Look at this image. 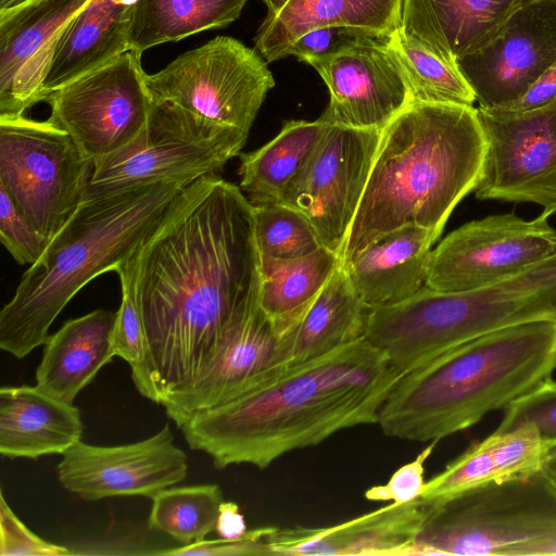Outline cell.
<instances>
[{"label":"cell","instance_id":"cell-1","mask_svg":"<svg viewBox=\"0 0 556 556\" xmlns=\"http://www.w3.org/2000/svg\"><path fill=\"white\" fill-rule=\"evenodd\" d=\"M148 346L138 392L161 404L192 379L260 288L253 206L217 174L187 185L129 258Z\"/></svg>","mask_w":556,"mask_h":556},{"label":"cell","instance_id":"cell-2","mask_svg":"<svg viewBox=\"0 0 556 556\" xmlns=\"http://www.w3.org/2000/svg\"><path fill=\"white\" fill-rule=\"evenodd\" d=\"M401 375L365 338L287 367L258 387L193 414L179 429L216 469H265L279 457L334 433L377 424Z\"/></svg>","mask_w":556,"mask_h":556},{"label":"cell","instance_id":"cell-3","mask_svg":"<svg viewBox=\"0 0 556 556\" xmlns=\"http://www.w3.org/2000/svg\"><path fill=\"white\" fill-rule=\"evenodd\" d=\"M485 153L477 108L412 102L382 129L341 262L405 226L440 237L480 184Z\"/></svg>","mask_w":556,"mask_h":556},{"label":"cell","instance_id":"cell-4","mask_svg":"<svg viewBox=\"0 0 556 556\" xmlns=\"http://www.w3.org/2000/svg\"><path fill=\"white\" fill-rule=\"evenodd\" d=\"M556 320L504 327L452 348L402 375L377 425L390 438L440 441L552 377Z\"/></svg>","mask_w":556,"mask_h":556},{"label":"cell","instance_id":"cell-5","mask_svg":"<svg viewBox=\"0 0 556 556\" xmlns=\"http://www.w3.org/2000/svg\"><path fill=\"white\" fill-rule=\"evenodd\" d=\"M187 185L167 181L81 202L2 307L0 349L21 359L43 345L73 296L129 260Z\"/></svg>","mask_w":556,"mask_h":556},{"label":"cell","instance_id":"cell-6","mask_svg":"<svg viewBox=\"0 0 556 556\" xmlns=\"http://www.w3.org/2000/svg\"><path fill=\"white\" fill-rule=\"evenodd\" d=\"M555 533L556 490L539 470L427 502L401 556H519L526 545Z\"/></svg>","mask_w":556,"mask_h":556},{"label":"cell","instance_id":"cell-7","mask_svg":"<svg viewBox=\"0 0 556 556\" xmlns=\"http://www.w3.org/2000/svg\"><path fill=\"white\" fill-rule=\"evenodd\" d=\"M248 136L172 102L154 101L146 128L94 164L83 201L102 200L167 181L191 184L217 174Z\"/></svg>","mask_w":556,"mask_h":556},{"label":"cell","instance_id":"cell-8","mask_svg":"<svg viewBox=\"0 0 556 556\" xmlns=\"http://www.w3.org/2000/svg\"><path fill=\"white\" fill-rule=\"evenodd\" d=\"M93 167L71 136L49 119L0 116V186L46 238L81 203Z\"/></svg>","mask_w":556,"mask_h":556},{"label":"cell","instance_id":"cell-9","mask_svg":"<svg viewBox=\"0 0 556 556\" xmlns=\"http://www.w3.org/2000/svg\"><path fill=\"white\" fill-rule=\"evenodd\" d=\"M146 84L154 101L172 102L249 137L275 80L256 50L218 36L147 74Z\"/></svg>","mask_w":556,"mask_h":556},{"label":"cell","instance_id":"cell-10","mask_svg":"<svg viewBox=\"0 0 556 556\" xmlns=\"http://www.w3.org/2000/svg\"><path fill=\"white\" fill-rule=\"evenodd\" d=\"M141 54L129 50L50 93L49 121L64 129L83 155L99 163L147 126L153 99Z\"/></svg>","mask_w":556,"mask_h":556},{"label":"cell","instance_id":"cell-11","mask_svg":"<svg viewBox=\"0 0 556 556\" xmlns=\"http://www.w3.org/2000/svg\"><path fill=\"white\" fill-rule=\"evenodd\" d=\"M553 214L533 219L514 213L464 224L431 251L426 283L440 292H467L491 286L556 253Z\"/></svg>","mask_w":556,"mask_h":556},{"label":"cell","instance_id":"cell-12","mask_svg":"<svg viewBox=\"0 0 556 556\" xmlns=\"http://www.w3.org/2000/svg\"><path fill=\"white\" fill-rule=\"evenodd\" d=\"M477 109L486 153L476 197L534 203L556 214V98L522 112Z\"/></svg>","mask_w":556,"mask_h":556},{"label":"cell","instance_id":"cell-13","mask_svg":"<svg viewBox=\"0 0 556 556\" xmlns=\"http://www.w3.org/2000/svg\"><path fill=\"white\" fill-rule=\"evenodd\" d=\"M382 129L330 124L282 203L302 213L323 245L341 254Z\"/></svg>","mask_w":556,"mask_h":556},{"label":"cell","instance_id":"cell-14","mask_svg":"<svg viewBox=\"0 0 556 556\" xmlns=\"http://www.w3.org/2000/svg\"><path fill=\"white\" fill-rule=\"evenodd\" d=\"M261 286V285H260ZM280 336L260 306V288L242 304L211 356L189 381L162 401L179 429L193 414L228 402L270 380L285 368Z\"/></svg>","mask_w":556,"mask_h":556},{"label":"cell","instance_id":"cell-15","mask_svg":"<svg viewBox=\"0 0 556 556\" xmlns=\"http://www.w3.org/2000/svg\"><path fill=\"white\" fill-rule=\"evenodd\" d=\"M556 62V0H519L502 24L456 61L478 108L505 109Z\"/></svg>","mask_w":556,"mask_h":556},{"label":"cell","instance_id":"cell-16","mask_svg":"<svg viewBox=\"0 0 556 556\" xmlns=\"http://www.w3.org/2000/svg\"><path fill=\"white\" fill-rule=\"evenodd\" d=\"M58 479L70 493L98 501L115 496L152 498L181 482L188 473V456L175 444L168 425L135 443L99 446L81 441L62 455Z\"/></svg>","mask_w":556,"mask_h":556},{"label":"cell","instance_id":"cell-17","mask_svg":"<svg viewBox=\"0 0 556 556\" xmlns=\"http://www.w3.org/2000/svg\"><path fill=\"white\" fill-rule=\"evenodd\" d=\"M387 37L364 35L337 52L305 61L330 92L320 119L345 127L383 129L413 102Z\"/></svg>","mask_w":556,"mask_h":556},{"label":"cell","instance_id":"cell-18","mask_svg":"<svg viewBox=\"0 0 556 556\" xmlns=\"http://www.w3.org/2000/svg\"><path fill=\"white\" fill-rule=\"evenodd\" d=\"M135 1L90 0L64 24L33 70L29 108L130 50Z\"/></svg>","mask_w":556,"mask_h":556},{"label":"cell","instance_id":"cell-19","mask_svg":"<svg viewBox=\"0 0 556 556\" xmlns=\"http://www.w3.org/2000/svg\"><path fill=\"white\" fill-rule=\"evenodd\" d=\"M426 507L418 497L330 527H274L265 541L273 555L401 556L414 541Z\"/></svg>","mask_w":556,"mask_h":556},{"label":"cell","instance_id":"cell-20","mask_svg":"<svg viewBox=\"0 0 556 556\" xmlns=\"http://www.w3.org/2000/svg\"><path fill=\"white\" fill-rule=\"evenodd\" d=\"M267 13L254 45L266 62L290 55L304 34L344 26L389 36L401 23L403 0H262Z\"/></svg>","mask_w":556,"mask_h":556},{"label":"cell","instance_id":"cell-21","mask_svg":"<svg viewBox=\"0 0 556 556\" xmlns=\"http://www.w3.org/2000/svg\"><path fill=\"white\" fill-rule=\"evenodd\" d=\"M438 238L428 229L405 226L342 262L362 303L369 309L389 306L420 290Z\"/></svg>","mask_w":556,"mask_h":556},{"label":"cell","instance_id":"cell-22","mask_svg":"<svg viewBox=\"0 0 556 556\" xmlns=\"http://www.w3.org/2000/svg\"><path fill=\"white\" fill-rule=\"evenodd\" d=\"M90 0H30L0 14V116L23 115L33 70L64 24Z\"/></svg>","mask_w":556,"mask_h":556},{"label":"cell","instance_id":"cell-23","mask_svg":"<svg viewBox=\"0 0 556 556\" xmlns=\"http://www.w3.org/2000/svg\"><path fill=\"white\" fill-rule=\"evenodd\" d=\"M83 421L73 403L58 400L36 386L0 389V454L37 459L60 454L80 441Z\"/></svg>","mask_w":556,"mask_h":556},{"label":"cell","instance_id":"cell-24","mask_svg":"<svg viewBox=\"0 0 556 556\" xmlns=\"http://www.w3.org/2000/svg\"><path fill=\"white\" fill-rule=\"evenodd\" d=\"M116 312L96 309L70 319L43 344L36 387L67 403L88 386L113 357L112 331Z\"/></svg>","mask_w":556,"mask_h":556},{"label":"cell","instance_id":"cell-25","mask_svg":"<svg viewBox=\"0 0 556 556\" xmlns=\"http://www.w3.org/2000/svg\"><path fill=\"white\" fill-rule=\"evenodd\" d=\"M519 0H403L402 30L442 59L456 61L477 49Z\"/></svg>","mask_w":556,"mask_h":556},{"label":"cell","instance_id":"cell-26","mask_svg":"<svg viewBox=\"0 0 556 556\" xmlns=\"http://www.w3.org/2000/svg\"><path fill=\"white\" fill-rule=\"evenodd\" d=\"M549 451L531 426L494 431L426 482L420 497L430 502L488 483L532 475L541 469Z\"/></svg>","mask_w":556,"mask_h":556},{"label":"cell","instance_id":"cell-27","mask_svg":"<svg viewBox=\"0 0 556 556\" xmlns=\"http://www.w3.org/2000/svg\"><path fill=\"white\" fill-rule=\"evenodd\" d=\"M369 311L341 262L301 317L280 336L281 363L295 366L364 338Z\"/></svg>","mask_w":556,"mask_h":556},{"label":"cell","instance_id":"cell-28","mask_svg":"<svg viewBox=\"0 0 556 556\" xmlns=\"http://www.w3.org/2000/svg\"><path fill=\"white\" fill-rule=\"evenodd\" d=\"M329 123L289 121L278 135L263 147L240 153V189L252 205L282 203Z\"/></svg>","mask_w":556,"mask_h":556},{"label":"cell","instance_id":"cell-29","mask_svg":"<svg viewBox=\"0 0 556 556\" xmlns=\"http://www.w3.org/2000/svg\"><path fill=\"white\" fill-rule=\"evenodd\" d=\"M340 263L339 254L325 247L290 260L260 256V306L279 336L301 317Z\"/></svg>","mask_w":556,"mask_h":556},{"label":"cell","instance_id":"cell-30","mask_svg":"<svg viewBox=\"0 0 556 556\" xmlns=\"http://www.w3.org/2000/svg\"><path fill=\"white\" fill-rule=\"evenodd\" d=\"M248 0H136L129 27L130 50L143 51L236 21Z\"/></svg>","mask_w":556,"mask_h":556},{"label":"cell","instance_id":"cell-31","mask_svg":"<svg viewBox=\"0 0 556 556\" xmlns=\"http://www.w3.org/2000/svg\"><path fill=\"white\" fill-rule=\"evenodd\" d=\"M387 46L399 63L413 102L473 105L476 97L457 63L448 62L396 27Z\"/></svg>","mask_w":556,"mask_h":556},{"label":"cell","instance_id":"cell-32","mask_svg":"<svg viewBox=\"0 0 556 556\" xmlns=\"http://www.w3.org/2000/svg\"><path fill=\"white\" fill-rule=\"evenodd\" d=\"M149 528L182 545L204 540L215 531L223 493L217 484L169 486L152 498Z\"/></svg>","mask_w":556,"mask_h":556},{"label":"cell","instance_id":"cell-33","mask_svg":"<svg viewBox=\"0 0 556 556\" xmlns=\"http://www.w3.org/2000/svg\"><path fill=\"white\" fill-rule=\"evenodd\" d=\"M260 256L290 260L308 255L323 243L308 219L283 203L252 205Z\"/></svg>","mask_w":556,"mask_h":556},{"label":"cell","instance_id":"cell-34","mask_svg":"<svg viewBox=\"0 0 556 556\" xmlns=\"http://www.w3.org/2000/svg\"><path fill=\"white\" fill-rule=\"evenodd\" d=\"M115 273L121 280L122 301L115 315L112 349L114 356H118L129 364L134 384L138 389L144 379L148 346L135 298L134 276L129 260L123 263Z\"/></svg>","mask_w":556,"mask_h":556},{"label":"cell","instance_id":"cell-35","mask_svg":"<svg viewBox=\"0 0 556 556\" xmlns=\"http://www.w3.org/2000/svg\"><path fill=\"white\" fill-rule=\"evenodd\" d=\"M497 432L533 427L542 442L556 447V380L552 377L511 402L505 409Z\"/></svg>","mask_w":556,"mask_h":556},{"label":"cell","instance_id":"cell-36","mask_svg":"<svg viewBox=\"0 0 556 556\" xmlns=\"http://www.w3.org/2000/svg\"><path fill=\"white\" fill-rule=\"evenodd\" d=\"M0 241L21 265L34 264L50 239L41 235L14 206L0 186Z\"/></svg>","mask_w":556,"mask_h":556},{"label":"cell","instance_id":"cell-37","mask_svg":"<svg viewBox=\"0 0 556 556\" xmlns=\"http://www.w3.org/2000/svg\"><path fill=\"white\" fill-rule=\"evenodd\" d=\"M72 552L35 534L14 514L0 492V555L1 556H64Z\"/></svg>","mask_w":556,"mask_h":556},{"label":"cell","instance_id":"cell-38","mask_svg":"<svg viewBox=\"0 0 556 556\" xmlns=\"http://www.w3.org/2000/svg\"><path fill=\"white\" fill-rule=\"evenodd\" d=\"M438 441H431L410 463L400 467L384 484L367 489L364 496L368 501L406 503L420 497L425 485V463L432 454Z\"/></svg>","mask_w":556,"mask_h":556},{"label":"cell","instance_id":"cell-39","mask_svg":"<svg viewBox=\"0 0 556 556\" xmlns=\"http://www.w3.org/2000/svg\"><path fill=\"white\" fill-rule=\"evenodd\" d=\"M274 527H263L248 530L247 534L238 540H201L180 547L157 552V555L185 556H235V555H273L265 536Z\"/></svg>","mask_w":556,"mask_h":556},{"label":"cell","instance_id":"cell-40","mask_svg":"<svg viewBox=\"0 0 556 556\" xmlns=\"http://www.w3.org/2000/svg\"><path fill=\"white\" fill-rule=\"evenodd\" d=\"M364 35L374 34L359 28L344 26L314 29L304 34L295 41L290 50V55H294L301 62H305L311 58L324 56L337 52Z\"/></svg>","mask_w":556,"mask_h":556},{"label":"cell","instance_id":"cell-41","mask_svg":"<svg viewBox=\"0 0 556 556\" xmlns=\"http://www.w3.org/2000/svg\"><path fill=\"white\" fill-rule=\"evenodd\" d=\"M556 98V62L515 102L504 110L522 112L547 104Z\"/></svg>","mask_w":556,"mask_h":556},{"label":"cell","instance_id":"cell-42","mask_svg":"<svg viewBox=\"0 0 556 556\" xmlns=\"http://www.w3.org/2000/svg\"><path fill=\"white\" fill-rule=\"evenodd\" d=\"M215 531L225 540H238L247 534L244 517L235 502L220 504Z\"/></svg>","mask_w":556,"mask_h":556},{"label":"cell","instance_id":"cell-43","mask_svg":"<svg viewBox=\"0 0 556 556\" xmlns=\"http://www.w3.org/2000/svg\"><path fill=\"white\" fill-rule=\"evenodd\" d=\"M556 555V533L526 545L519 556Z\"/></svg>","mask_w":556,"mask_h":556},{"label":"cell","instance_id":"cell-44","mask_svg":"<svg viewBox=\"0 0 556 556\" xmlns=\"http://www.w3.org/2000/svg\"><path fill=\"white\" fill-rule=\"evenodd\" d=\"M540 470L556 490V447L546 454Z\"/></svg>","mask_w":556,"mask_h":556},{"label":"cell","instance_id":"cell-45","mask_svg":"<svg viewBox=\"0 0 556 556\" xmlns=\"http://www.w3.org/2000/svg\"><path fill=\"white\" fill-rule=\"evenodd\" d=\"M30 0H0V14H4L17 7L27 3Z\"/></svg>","mask_w":556,"mask_h":556}]
</instances>
